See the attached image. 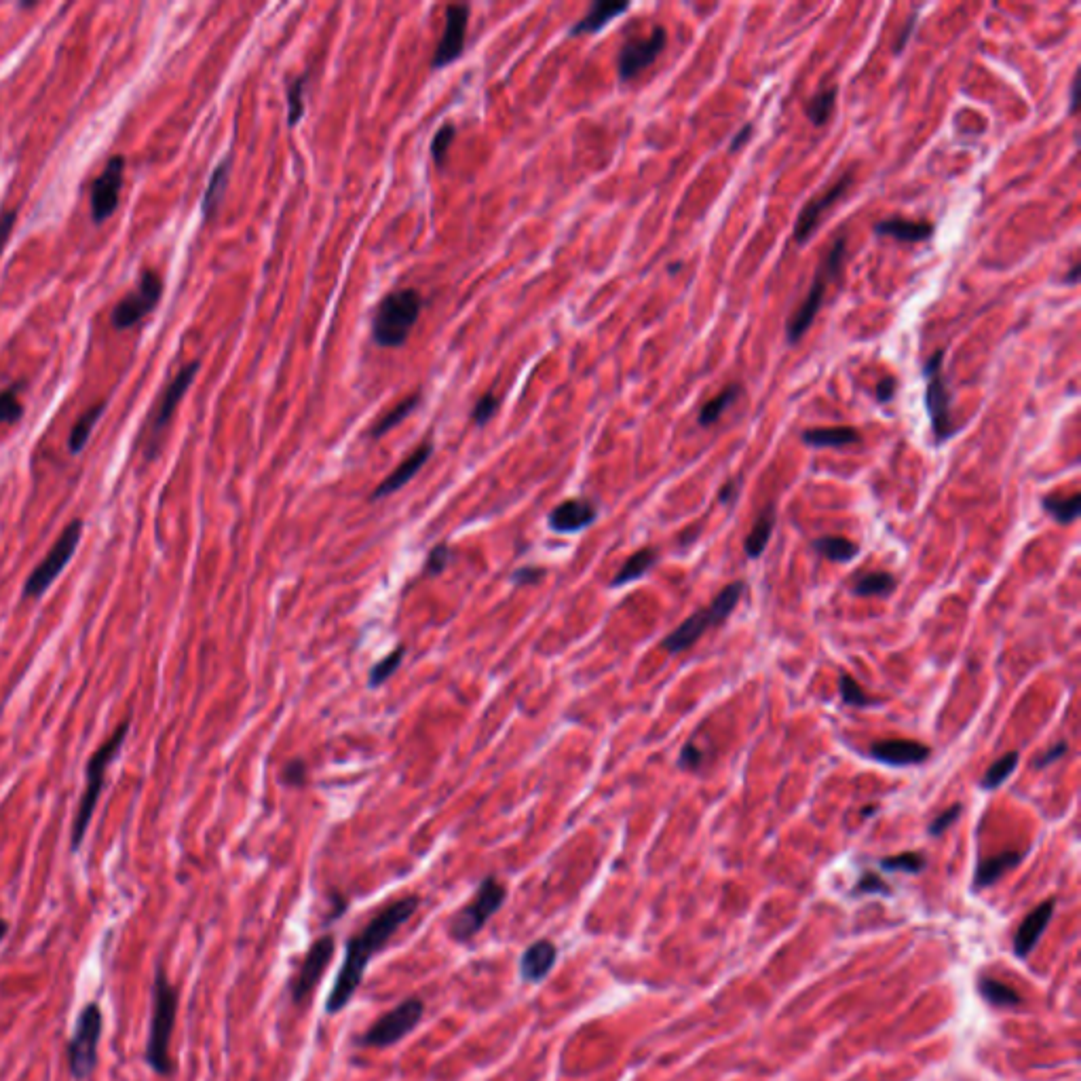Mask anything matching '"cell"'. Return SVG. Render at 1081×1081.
Wrapping results in <instances>:
<instances>
[{
    "label": "cell",
    "instance_id": "obj_42",
    "mask_svg": "<svg viewBox=\"0 0 1081 1081\" xmlns=\"http://www.w3.org/2000/svg\"><path fill=\"white\" fill-rule=\"evenodd\" d=\"M24 416V406L20 400V387L13 385L0 391V425H13Z\"/></svg>",
    "mask_w": 1081,
    "mask_h": 1081
},
{
    "label": "cell",
    "instance_id": "obj_31",
    "mask_svg": "<svg viewBox=\"0 0 1081 1081\" xmlns=\"http://www.w3.org/2000/svg\"><path fill=\"white\" fill-rule=\"evenodd\" d=\"M419 404H421V393H414V395L406 397V400H402L400 404H395V406L383 416V419H378V421L372 425V429H370V438H372V440H381L383 435H387L391 429H395L402 421H406L408 416H410L416 408H419Z\"/></svg>",
    "mask_w": 1081,
    "mask_h": 1081
},
{
    "label": "cell",
    "instance_id": "obj_41",
    "mask_svg": "<svg viewBox=\"0 0 1081 1081\" xmlns=\"http://www.w3.org/2000/svg\"><path fill=\"white\" fill-rule=\"evenodd\" d=\"M925 866H927V860L919 851H904L900 853V856H891V858L881 860L883 870H891V872L898 870V872H908V875H919Z\"/></svg>",
    "mask_w": 1081,
    "mask_h": 1081
},
{
    "label": "cell",
    "instance_id": "obj_14",
    "mask_svg": "<svg viewBox=\"0 0 1081 1081\" xmlns=\"http://www.w3.org/2000/svg\"><path fill=\"white\" fill-rule=\"evenodd\" d=\"M334 953H336V938L332 934L321 936L311 944L305 959H302L298 965V972L290 980V997L296 1005L305 1003L311 997V993L317 989V984L321 978H324Z\"/></svg>",
    "mask_w": 1081,
    "mask_h": 1081
},
{
    "label": "cell",
    "instance_id": "obj_30",
    "mask_svg": "<svg viewBox=\"0 0 1081 1081\" xmlns=\"http://www.w3.org/2000/svg\"><path fill=\"white\" fill-rule=\"evenodd\" d=\"M229 167H231V159H224L216 169L214 174L210 178V184H207L205 188V195H203V203H201V210H203V216L210 220L214 218V214L218 212V207L224 199V193H226V186H229Z\"/></svg>",
    "mask_w": 1081,
    "mask_h": 1081
},
{
    "label": "cell",
    "instance_id": "obj_40",
    "mask_svg": "<svg viewBox=\"0 0 1081 1081\" xmlns=\"http://www.w3.org/2000/svg\"><path fill=\"white\" fill-rule=\"evenodd\" d=\"M404 657H406V649L400 644V647L393 649L385 659H381L378 663H374V668L370 670V676H368V685H370V689L381 687L383 682H387V680L397 672V668L402 666Z\"/></svg>",
    "mask_w": 1081,
    "mask_h": 1081
},
{
    "label": "cell",
    "instance_id": "obj_58",
    "mask_svg": "<svg viewBox=\"0 0 1081 1081\" xmlns=\"http://www.w3.org/2000/svg\"><path fill=\"white\" fill-rule=\"evenodd\" d=\"M915 24H917V15H910V17H908V22H906V26H904V30L900 32V39H898V43H896V47H894V51H896V53H900V51L904 49V45L908 43V39H910V34H913V28H915Z\"/></svg>",
    "mask_w": 1081,
    "mask_h": 1081
},
{
    "label": "cell",
    "instance_id": "obj_61",
    "mask_svg": "<svg viewBox=\"0 0 1081 1081\" xmlns=\"http://www.w3.org/2000/svg\"><path fill=\"white\" fill-rule=\"evenodd\" d=\"M875 809H877V807H866V809L862 811V815H864V818H866V815H870V813H872V811H875Z\"/></svg>",
    "mask_w": 1081,
    "mask_h": 1081
},
{
    "label": "cell",
    "instance_id": "obj_54",
    "mask_svg": "<svg viewBox=\"0 0 1081 1081\" xmlns=\"http://www.w3.org/2000/svg\"><path fill=\"white\" fill-rule=\"evenodd\" d=\"M15 222H17V212H3V214H0V256H3V250H5V245H7L9 237H11Z\"/></svg>",
    "mask_w": 1081,
    "mask_h": 1081
},
{
    "label": "cell",
    "instance_id": "obj_25",
    "mask_svg": "<svg viewBox=\"0 0 1081 1081\" xmlns=\"http://www.w3.org/2000/svg\"><path fill=\"white\" fill-rule=\"evenodd\" d=\"M1022 860V853L1020 851H1001L997 853V856H991V858H984L978 866H976V875H974V887L978 889H984V887H991L993 883H997L1005 872L1016 868Z\"/></svg>",
    "mask_w": 1081,
    "mask_h": 1081
},
{
    "label": "cell",
    "instance_id": "obj_9",
    "mask_svg": "<svg viewBox=\"0 0 1081 1081\" xmlns=\"http://www.w3.org/2000/svg\"><path fill=\"white\" fill-rule=\"evenodd\" d=\"M83 537V522L72 520L64 530L60 539L53 543V547L47 552V556L34 566V571L28 575L24 583V598H41L49 587L55 583L68 562L77 554V547Z\"/></svg>",
    "mask_w": 1081,
    "mask_h": 1081
},
{
    "label": "cell",
    "instance_id": "obj_1",
    "mask_svg": "<svg viewBox=\"0 0 1081 1081\" xmlns=\"http://www.w3.org/2000/svg\"><path fill=\"white\" fill-rule=\"evenodd\" d=\"M421 900L419 896H406L402 900H395L389 906H385L362 932H357L347 940V953L345 961L340 965V972L336 976V982L330 991V997L326 1001V1014L334 1016L343 1012L353 995L357 993L359 984L364 980V974L374 955H378L387 946V942L393 938V934L400 929L419 908Z\"/></svg>",
    "mask_w": 1081,
    "mask_h": 1081
},
{
    "label": "cell",
    "instance_id": "obj_59",
    "mask_svg": "<svg viewBox=\"0 0 1081 1081\" xmlns=\"http://www.w3.org/2000/svg\"><path fill=\"white\" fill-rule=\"evenodd\" d=\"M1077 279H1079V262L1075 260V262H1073V267H1071V271H1069V275L1065 277V283H1071V286H1073V283H1077Z\"/></svg>",
    "mask_w": 1081,
    "mask_h": 1081
},
{
    "label": "cell",
    "instance_id": "obj_39",
    "mask_svg": "<svg viewBox=\"0 0 1081 1081\" xmlns=\"http://www.w3.org/2000/svg\"><path fill=\"white\" fill-rule=\"evenodd\" d=\"M1041 505L1056 522L1071 524L1079 516L1081 495H1079V492H1075V495H1071V497H1046L1041 501Z\"/></svg>",
    "mask_w": 1081,
    "mask_h": 1081
},
{
    "label": "cell",
    "instance_id": "obj_32",
    "mask_svg": "<svg viewBox=\"0 0 1081 1081\" xmlns=\"http://www.w3.org/2000/svg\"><path fill=\"white\" fill-rule=\"evenodd\" d=\"M104 410H106V404H96L93 408H89L77 423H74V427H72V431L68 435V450L72 454H79V452L85 450L93 429H96V425L102 419Z\"/></svg>",
    "mask_w": 1081,
    "mask_h": 1081
},
{
    "label": "cell",
    "instance_id": "obj_24",
    "mask_svg": "<svg viewBox=\"0 0 1081 1081\" xmlns=\"http://www.w3.org/2000/svg\"><path fill=\"white\" fill-rule=\"evenodd\" d=\"M875 233L879 237H891L902 243H923L927 239H932L934 224L927 220L887 218L875 224Z\"/></svg>",
    "mask_w": 1081,
    "mask_h": 1081
},
{
    "label": "cell",
    "instance_id": "obj_16",
    "mask_svg": "<svg viewBox=\"0 0 1081 1081\" xmlns=\"http://www.w3.org/2000/svg\"><path fill=\"white\" fill-rule=\"evenodd\" d=\"M125 178V157H110L104 172L91 184V218L96 224L106 222L119 207V195Z\"/></svg>",
    "mask_w": 1081,
    "mask_h": 1081
},
{
    "label": "cell",
    "instance_id": "obj_53",
    "mask_svg": "<svg viewBox=\"0 0 1081 1081\" xmlns=\"http://www.w3.org/2000/svg\"><path fill=\"white\" fill-rule=\"evenodd\" d=\"M896 385H898V383H896V378H894V376H891V374L883 376L881 381H879V385H877V391H875V393H877V400H879L881 404H887V402L894 400V395H896Z\"/></svg>",
    "mask_w": 1081,
    "mask_h": 1081
},
{
    "label": "cell",
    "instance_id": "obj_44",
    "mask_svg": "<svg viewBox=\"0 0 1081 1081\" xmlns=\"http://www.w3.org/2000/svg\"><path fill=\"white\" fill-rule=\"evenodd\" d=\"M305 83L307 79L300 77L290 83L288 89V125L296 127L305 115Z\"/></svg>",
    "mask_w": 1081,
    "mask_h": 1081
},
{
    "label": "cell",
    "instance_id": "obj_13",
    "mask_svg": "<svg viewBox=\"0 0 1081 1081\" xmlns=\"http://www.w3.org/2000/svg\"><path fill=\"white\" fill-rule=\"evenodd\" d=\"M163 296V279L155 271H144L138 279L134 292L123 296L117 307L110 313L112 326L117 330H129L148 315L153 313Z\"/></svg>",
    "mask_w": 1081,
    "mask_h": 1081
},
{
    "label": "cell",
    "instance_id": "obj_36",
    "mask_svg": "<svg viewBox=\"0 0 1081 1081\" xmlns=\"http://www.w3.org/2000/svg\"><path fill=\"white\" fill-rule=\"evenodd\" d=\"M978 991L986 1001L997 1005V1008H1014V1005L1022 1001V997L1012 989V986L993 978H980Z\"/></svg>",
    "mask_w": 1081,
    "mask_h": 1081
},
{
    "label": "cell",
    "instance_id": "obj_2",
    "mask_svg": "<svg viewBox=\"0 0 1081 1081\" xmlns=\"http://www.w3.org/2000/svg\"><path fill=\"white\" fill-rule=\"evenodd\" d=\"M178 989L169 982L163 965H157L153 978V1016H150V1031L146 1041V1062L161 1077L174 1075L176 1067L169 1046L178 1018Z\"/></svg>",
    "mask_w": 1081,
    "mask_h": 1081
},
{
    "label": "cell",
    "instance_id": "obj_35",
    "mask_svg": "<svg viewBox=\"0 0 1081 1081\" xmlns=\"http://www.w3.org/2000/svg\"><path fill=\"white\" fill-rule=\"evenodd\" d=\"M834 102H837V87H824L822 91L815 93L813 98L807 100L805 104V117L815 125V127H822L828 123L832 110H834Z\"/></svg>",
    "mask_w": 1081,
    "mask_h": 1081
},
{
    "label": "cell",
    "instance_id": "obj_28",
    "mask_svg": "<svg viewBox=\"0 0 1081 1081\" xmlns=\"http://www.w3.org/2000/svg\"><path fill=\"white\" fill-rule=\"evenodd\" d=\"M775 507L773 505H767L761 514H758L752 530L748 533L746 541H744V552L748 558H761L763 552L767 549L769 541H771V535H773V528H775Z\"/></svg>",
    "mask_w": 1081,
    "mask_h": 1081
},
{
    "label": "cell",
    "instance_id": "obj_49",
    "mask_svg": "<svg viewBox=\"0 0 1081 1081\" xmlns=\"http://www.w3.org/2000/svg\"><path fill=\"white\" fill-rule=\"evenodd\" d=\"M706 761V754L701 752L693 742L685 744L680 750V756H678V767L680 769H687V771H699L701 765H704Z\"/></svg>",
    "mask_w": 1081,
    "mask_h": 1081
},
{
    "label": "cell",
    "instance_id": "obj_26",
    "mask_svg": "<svg viewBox=\"0 0 1081 1081\" xmlns=\"http://www.w3.org/2000/svg\"><path fill=\"white\" fill-rule=\"evenodd\" d=\"M628 9H630V3H609V0H602V3H596L590 9V13L583 15L581 20L573 26L571 36L600 32L606 24H611L617 15L625 13Z\"/></svg>",
    "mask_w": 1081,
    "mask_h": 1081
},
{
    "label": "cell",
    "instance_id": "obj_27",
    "mask_svg": "<svg viewBox=\"0 0 1081 1081\" xmlns=\"http://www.w3.org/2000/svg\"><path fill=\"white\" fill-rule=\"evenodd\" d=\"M803 442L813 448H841L860 442V433L853 427H815L803 431Z\"/></svg>",
    "mask_w": 1081,
    "mask_h": 1081
},
{
    "label": "cell",
    "instance_id": "obj_57",
    "mask_svg": "<svg viewBox=\"0 0 1081 1081\" xmlns=\"http://www.w3.org/2000/svg\"><path fill=\"white\" fill-rule=\"evenodd\" d=\"M737 495H739V480H731V482H727L723 486V490H720L718 499H720V503H733L737 499Z\"/></svg>",
    "mask_w": 1081,
    "mask_h": 1081
},
{
    "label": "cell",
    "instance_id": "obj_48",
    "mask_svg": "<svg viewBox=\"0 0 1081 1081\" xmlns=\"http://www.w3.org/2000/svg\"><path fill=\"white\" fill-rule=\"evenodd\" d=\"M281 780H283V784L290 786V788H300L302 784L307 782V765H305V761H300V758H294V761H290L281 771Z\"/></svg>",
    "mask_w": 1081,
    "mask_h": 1081
},
{
    "label": "cell",
    "instance_id": "obj_21",
    "mask_svg": "<svg viewBox=\"0 0 1081 1081\" xmlns=\"http://www.w3.org/2000/svg\"><path fill=\"white\" fill-rule=\"evenodd\" d=\"M431 452H433V444H431V442H423L419 448H416V450L410 454V457H408L406 461H402L400 465H397V467L389 473V476L374 488V492H372V497H370V499H372V501L385 499V497L393 495V492H397L400 488H404V486L416 476V473H419V471L425 467V463H427L429 457H431Z\"/></svg>",
    "mask_w": 1081,
    "mask_h": 1081
},
{
    "label": "cell",
    "instance_id": "obj_34",
    "mask_svg": "<svg viewBox=\"0 0 1081 1081\" xmlns=\"http://www.w3.org/2000/svg\"><path fill=\"white\" fill-rule=\"evenodd\" d=\"M742 395V387H739L737 383L733 385H727L723 391H720L716 397H712V400L701 408L699 412V425L701 427H710L714 425L720 416H723V412L737 400V397Z\"/></svg>",
    "mask_w": 1081,
    "mask_h": 1081
},
{
    "label": "cell",
    "instance_id": "obj_11",
    "mask_svg": "<svg viewBox=\"0 0 1081 1081\" xmlns=\"http://www.w3.org/2000/svg\"><path fill=\"white\" fill-rule=\"evenodd\" d=\"M942 362H944V349H938L925 364V378H927L925 406L929 414V423H932V433L936 438V444L946 442L955 433L953 416H951V391H948V385H946Z\"/></svg>",
    "mask_w": 1081,
    "mask_h": 1081
},
{
    "label": "cell",
    "instance_id": "obj_47",
    "mask_svg": "<svg viewBox=\"0 0 1081 1081\" xmlns=\"http://www.w3.org/2000/svg\"><path fill=\"white\" fill-rule=\"evenodd\" d=\"M497 410H499V400H497V395H495V393H486V395H482L480 400L476 402V406H473V414H471V416H473V423H476V425H486V423L492 419V416L497 414Z\"/></svg>",
    "mask_w": 1081,
    "mask_h": 1081
},
{
    "label": "cell",
    "instance_id": "obj_50",
    "mask_svg": "<svg viewBox=\"0 0 1081 1081\" xmlns=\"http://www.w3.org/2000/svg\"><path fill=\"white\" fill-rule=\"evenodd\" d=\"M961 809H963V807H961V805L957 803V805H951V807H948L946 811H942V813L938 815V818H936V820H932V824H929L927 832H929V834H932V837H940V834H942V832H944L946 828H951V826H953V824H955V822L959 820V815H961Z\"/></svg>",
    "mask_w": 1081,
    "mask_h": 1081
},
{
    "label": "cell",
    "instance_id": "obj_46",
    "mask_svg": "<svg viewBox=\"0 0 1081 1081\" xmlns=\"http://www.w3.org/2000/svg\"><path fill=\"white\" fill-rule=\"evenodd\" d=\"M450 556H452V552H450L448 545H444V543L435 545L429 552L427 560H425V575H431V577L442 575L446 571L448 562H450Z\"/></svg>",
    "mask_w": 1081,
    "mask_h": 1081
},
{
    "label": "cell",
    "instance_id": "obj_19",
    "mask_svg": "<svg viewBox=\"0 0 1081 1081\" xmlns=\"http://www.w3.org/2000/svg\"><path fill=\"white\" fill-rule=\"evenodd\" d=\"M932 750L913 739H881L870 746V756L889 767H910L925 763Z\"/></svg>",
    "mask_w": 1081,
    "mask_h": 1081
},
{
    "label": "cell",
    "instance_id": "obj_5",
    "mask_svg": "<svg viewBox=\"0 0 1081 1081\" xmlns=\"http://www.w3.org/2000/svg\"><path fill=\"white\" fill-rule=\"evenodd\" d=\"M746 590L744 581H733L725 590H720L718 596L710 602V606L693 613L687 621H682L674 632H670L661 642V649L668 651L670 655H678L687 651L689 647L706 634L708 628H716V625L725 623L729 615L735 611V606L742 600V594Z\"/></svg>",
    "mask_w": 1081,
    "mask_h": 1081
},
{
    "label": "cell",
    "instance_id": "obj_3",
    "mask_svg": "<svg viewBox=\"0 0 1081 1081\" xmlns=\"http://www.w3.org/2000/svg\"><path fill=\"white\" fill-rule=\"evenodd\" d=\"M127 733H129V723L125 720V723H121L115 729V733H112L106 739V742L96 752H93L91 758H89V763L85 767V775H87L85 790H83V796H81L77 815H74L72 832H70V849L72 851H79V847L85 841V834L89 830L91 818H93V813H96L98 801H100L102 790H104L106 773H108L112 761L119 758V754H121V750L125 746Z\"/></svg>",
    "mask_w": 1081,
    "mask_h": 1081
},
{
    "label": "cell",
    "instance_id": "obj_60",
    "mask_svg": "<svg viewBox=\"0 0 1081 1081\" xmlns=\"http://www.w3.org/2000/svg\"><path fill=\"white\" fill-rule=\"evenodd\" d=\"M9 934V923L5 919H0V942H3Z\"/></svg>",
    "mask_w": 1081,
    "mask_h": 1081
},
{
    "label": "cell",
    "instance_id": "obj_23",
    "mask_svg": "<svg viewBox=\"0 0 1081 1081\" xmlns=\"http://www.w3.org/2000/svg\"><path fill=\"white\" fill-rule=\"evenodd\" d=\"M558 959V946L552 940H537L520 957V976L524 982L539 984L552 972Z\"/></svg>",
    "mask_w": 1081,
    "mask_h": 1081
},
{
    "label": "cell",
    "instance_id": "obj_8",
    "mask_svg": "<svg viewBox=\"0 0 1081 1081\" xmlns=\"http://www.w3.org/2000/svg\"><path fill=\"white\" fill-rule=\"evenodd\" d=\"M104 1016L98 1003H87L81 1010L74 1033L66 1046L68 1071L74 1079H89L98 1067V1043L102 1037Z\"/></svg>",
    "mask_w": 1081,
    "mask_h": 1081
},
{
    "label": "cell",
    "instance_id": "obj_12",
    "mask_svg": "<svg viewBox=\"0 0 1081 1081\" xmlns=\"http://www.w3.org/2000/svg\"><path fill=\"white\" fill-rule=\"evenodd\" d=\"M201 364L199 362H191L188 366H184L174 378L172 383H169L165 387V391L161 393L159 402H157V408L153 412V419H150V431H148V444H146V459H157V454L161 450V444H163V433L169 425V421H172V416L178 408V404L182 402V397L186 395L188 387L193 385L195 376L199 372Z\"/></svg>",
    "mask_w": 1081,
    "mask_h": 1081
},
{
    "label": "cell",
    "instance_id": "obj_33",
    "mask_svg": "<svg viewBox=\"0 0 1081 1081\" xmlns=\"http://www.w3.org/2000/svg\"><path fill=\"white\" fill-rule=\"evenodd\" d=\"M815 552L828 558L830 562H851L860 554L858 543L849 541L847 537H820L813 541Z\"/></svg>",
    "mask_w": 1081,
    "mask_h": 1081
},
{
    "label": "cell",
    "instance_id": "obj_52",
    "mask_svg": "<svg viewBox=\"0 0 1081 1081\" xmlns=\"http://www.w3.org/2000/svg\"><path fill=\"white\" fill-rule=\"evenodd\" d=\"M1067 750H1069V744H1067V742H1058L1056 746H1052L1050 750H1046V752H1043V754L1037 758V761H1035V769H1046V767H1050L1052 763L1058 761V758L1065 756Z\"/></svg>",
    "mask_w": 1081,
    "mask_h": 1081
},
{
    "label": "cell",
    "instance_id": "obj_43",
    "mask_svg": "<svg viewBox=\"0 0 1081 1081\" xmlns=\"http://www.w3.org/2000/svg\"><path fill=\"white\" fill-rule=\"evenodd\" d=\"M839 691H841V699L845 706H858V708H866V706H875L877 699H872L864 693V689L858 685L856 680H853L849 674H841L839 676Z\"/></svg>",
    "mask_w": 1081,
    "mask_h": 1081
},
{
    "label": "cell",
    "instance_id": "obj_51",
    "mask_svg": "<svg viewBox=\"0 0 1081 1081\" xmlns=\"http://www.w3.org/2000/svg\"><path fill=\"white\" fill-rule=\"evenodd\" d=\"M889 885L879 877L875 875V872H866V875L858 881L856 889H853V894H889Z\"/></svg>",
    "mask_w": 1081,
    "mask_h": 1081
},
{
    "label": "cell",
    "instance_id": "obj_56",
    "mask_svg": "<svg viewBox=\"0 0 1081 1081\" xmlns=\"http://www.w3.org/2000/svg\"><path fill=\"white\" fill-rule=\"evenodd\" d=\"M752 131H754V125H752V123H748L746 127H742V129H739V131H737V134H735V138H733V142H731V146H729V153H737V150H739V148H742V146H744V144H746V142L750 140V136H752Z\"/></svg>",
    "mask_w": 1081,
    "mask_h": 1081
},
{
    "label": "cell",
    "instance_id": "obj_45",
    "mask_svg": "<svg viewBox=\"0 0 1081 1081\" xmlns=\"http://www.w3.org/2000/svg\"><path fill=\"white\" fill-rule=\"evenodd\" d=\"M454 136H457V127H454L452 123H446L442 125L438 131H435V136L431 140V157L435 161V165L442 167L446 157H448V150L454 142Z\"/></svg>",
    "mask_w": 1081,
    "mask_h": 1081
},
{
    "label": "cell",
    "instance_id": "obj_15",
    "mask_svg": "<svg viewBox=\"0 0 1081 1081\" xmlns=\"http://www.w3.org/2000/svg\"><path fill=\"white\" fill-rule=\"evenodd\" d=\"M668 45V32L663 26L653 28L644 39H632L625 43L617 58V72L621 81H632L642 70H647Z\"/></svg>",
    "mask_w": 1081,
    "mask_h": 1081
},
{
    "label": "cell",
    "instance_id": "obj_38",
    "mask_svg": "<svg viewBox=\"0 0 1081 1081\" xmlns=\"http://www.w3.org/2000/svg\"><path fill=\"white\" fill-rule=\"evenodd\" d=\"M1018 763H1020V754L1016 750L1005 752L1001 758H997V761L989 769H986L984 777L980 780V786L984 790L999 788L1016 771Z\"/></svg>",
    "mask_w": 1081,
    "mask_h": 1081
},
{
    "label": "cell",
    "instance_id": "obj_7",
    "mask_svg": "<svg viewBox=\"0 0 1081 1081\" xmlns=\"http://www.w3.org/2000/svg\"><path fill=\"white\" fill-rule=\"evenodd\" d=\"M507 898V887L497 877H486L473 898L448 921V936L454 942H471L486 923L495 917Z\"/></svg>",
    "mask_w": 1081,
    "mask_h": 1081
},
{
    "label": "cell",
    "instance_id": "obj_29",
    "mask_svg": "<svg viewBox=\"0 0 1081 1081\" xmlns=\"http://www.w3.org/2000/svg\"><path fill=\"white\" fill-rule=\"evenodd\" d=\"M657 558H659V556H657V552H655L653 547H642V549H638L636 554H632L628 560L623 562L621 571L615 575V579H613L611 585H613V587H621V585H628V583L640 579L642 575H647V573L651 571V568L655 566Z\"/></svg>",
    "mask_w": 1081,
    "mask_h": 1081
},
{
    "label": "cell",
    "instance_id": "obj_20",
    "mask_svg": "<svg viewBox=\"0 0 1081 1081\" xmlns=\"http://www.w3.org/2000/svg\"><path fill=\"white\" fill-rule=\"evenodd\" d=\"M596 518H598V509L592 501L568 499L560 503L558 507H554L552 514H549V528H552L554 533L573 535L587 526H592Z\"/></svg>",
    "mask_w": 1081,
    "mask_h": 1081
},
{
    "label": "cell",
    "instance_id": "obj_22",
    "mask_svg": "<svg viewBox=\"0 0 1081 1081\" xmlns=\"http://www.w3.org/2000/svg\"><path fill=\"white\" fill-rule=\"evenodd\" d=\"M1054 906H1056V900L1050 898L1046 902H1041L1037 908L1031 910L1027 917H1024V921L1020 923L1018 932L1014 936V953L1018 957H1027L1033 951L1035 944L1043 936V932H1046V927L1054 913Z\"/></svg>",
    "mask_w": 1081,
    "mask_h": 1081
},
{
    "label": "cell",
    "instance_id": "obj_18",
    "mask_svg": "<svg viewBox=\"0 0 1081 1081\" xmlns=\"http://www.w3.org/2000/svg\"><path fill=\"white\" fill-rule=\"evenodd\" d=\"M851 182H853V174L849 172V174L841 176L832 186H828V191H824L822 195L807 201V205L801 210L799 220H796L794 231H792V237H794L796 243L805 245L811 239L815 229H818V224L822 222V216L847 193V188L851 186Z\"/></svg>",
    "mask_w": 1081,
    "mask_h": 1081
},
{
    "label": "cell",
    "instance_id": "obj_17",
    "mask_svg": "<svg viewBox=\"0 0 1081 1081\" xmlns=\"http://www.w3.org/2000/svg\"><path fill=\"white\" fill-rule=\"evenodd\" d=\"M469 5H450L446 9L444 20V32L442 39L435 49V55L431 60V68L440 70L452 62H457L463 49H465V36H467V24H469Z\"/></svg>",
    "mask_w": 1081,
    "mask_h": 1081
},
{
    "label": "cell",
    "instance_id": "obj_6",
    "mask_svg": "<svg viewBox=\"0 0 1081 1081\" xmlns=\"http://www.w3.org/2000/svg\"><path fill=\"white\" fill-rule=\"evenodd\" d=\"M845 250H847V239L845 237H839L837 241L832 243V248L826 252L824 260L820 262L818 271H815V275H813V281H811V288H809L807 296L803 298L799 309H796L788 317L786 338H788L790 345L799 343V340L805 336V332L811 328L815 315L820 313L830 281L839 275V271L843 267Z\"/></svg>",
    "mask_w": 1081,
    "mask_h": 1081
},
{
    "label": "cell",
    "instance_id": "obj_37",
    "mask_svg": "<svg viewBox=\"0 0 1081 1081\" xmlns=\"http://www.w3.org/2000/svg\"><path fill=\"white\" fill-rule=\"evenodd\" d=\"M894 590H896V579H894V575H889L885 571L868 573V575L860 577L856 583H853V594L862 596V598L889 596Z\"/></svg>",
    "mask_w": 1081,
    "mask_h": 1081
},
{
    "label": "cell",
    "instance_id": "obj_10",
    "mask_svg": "<svg viewBox=\"0 0 1081 1081\" xmlns=\"http://www.w3.org/2000/svg\"><path fill=\"white\" fill-rule=\"evenodd\" d=\"M425 1014V1003L419 997H408L400 1005H395L385 1016L374 1020L370 1029L357 1039V1046L362 1048H389L393 1043L402 1041L419 1027Z\"/></svg>",
    "mask_w": 1081,
    "mask_h": 1081
},
{
    "label": "cell",
    "instance_id": "obj_4",
    "mask_svg": "<svg viewBox=\"0 0 1081 1081\" xmlns=\"http://www.w3.org/2000/svg\"><path fill=\"white\" fill-rule=\"evenodd\" d=\"M423 311L421 294L406 288L387 294L372 317V338L378 347H402Z\"/></svg>",
    "mask_w": 1081,
    "mask_h": 1081
},
{
    "label": "cell",
    "instance_id": "obj_55",
    "mask_svg": "<svg viewBox=\"0 0 1081 1081\" xmlns=\"http://www.w3.org/2000/svg\"><path fill=\"white\" fill-rule=\"evenodd\" d=\"M545 577V571L543 568H537V566H526V568H520V571L514 575V581L518 585H528V583H537L539 579Z\"/></svg>",
    "mask_w": 1081,
    "mask_h": 1081
}]
</instances>
